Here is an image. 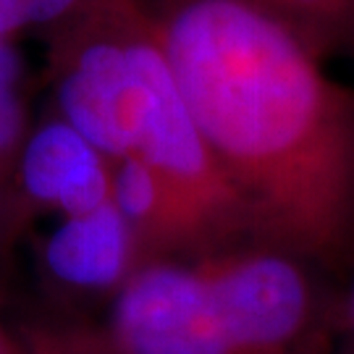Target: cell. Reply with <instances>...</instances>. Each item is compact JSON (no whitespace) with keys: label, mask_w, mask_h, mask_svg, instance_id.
Returning <instances> with one entry per match:
<instances>
[{"label":"cell","mask_w":354,"mask_h":354,"mask_svg":"<svg viewBox=\"0 0 354 354\" xmlns=\"http://www.w3.org/2000/svg\"><path fill=\"white\" fill-rule=\"evenodd\" d=\"M194 124L254 244L336 268L354 250V97L247 0H147Z\"/></svg>","instance_id":"obj_1"},{"label":"cell","mask_w":354,"mask_h":354,"mask_svg":"<svg viewBox=\"0 0 354 354\" xmlns=\"http://www.w3.org/2000/svg\"><path fill=\"white\" fill-rule=\"evenodd\" d=\"M339 294L323 268L266 244L142 263L76 354H333Z\"/></svg>","instance_id":"obj_2"},{"label":"cell","mask_w":354,"mask_h":354,"mask_svg":"<svg viewBox=\"0 0 354 354\" xmlns=\"http://www.w3.org/2000/svg\"><path fill=\"white\" fill-rule=\"evenodd\" d=\"M19 210H50L61 218L97 210L113 200V165L64 118L26 134L16 165Z\"/></svg>","instance_id":"obj_3"},{"label":"cell","mask_w":354,"mask_h":354,"mask_svg":"<svg viewBox=\"0 0 354 354\" xmlns=\"http://www.w3.org/2000/svg\"><path fill=\"white\" fill-rule=\"evenodd\" d=\"M53 279L79 291H118L142 266L140 239L115 203L64 218L45 241Z\"/></svg>","instance_id":"obj_4"},{"label":"cell","mask_w":354,"mask_h":354,"mask_svg":"<svg viewBox=\"0 0 354 354\" xmlns=\"http://www.w3.org/2000/svg\"><path fill=\"white\" fill-rule=\"evenodd\" d=\"M26 142V111L21 97V58L13 39L0 45V241L11 236L19 221L16 165Z\"/></svg>","instance_id":"obj_5"},{"label":"cell","mask_w":354,"mask_h":354,"mask_svg":"<svg viewBox=\"0 0 354 354\" xmlns=\"http://www.w3.org/2000/svg\"><path fill=\"white\" fill-rule=\"evenodd\" d=\"M294 29L315 53L354 42V0H247Z\"/></svg>","instance_id":"obj_6"},{"label":"cell","mask_w":354,"mask_h":354,"mask_svg":"<svg viewBox=\"0 0 354 354\" xmlns=\"http://www.w3.org/2000/svg\"><path fill=\"white\" fill-rule=\"evenodd\" d=\"M333 354H354V273L349 286L339 294L336 346H333Z\"/></svg>","instance_id":"obj_7"},{"label":"cell","mask_w":354,"mask_h":354,"mask_svg":"<svg viewBox=\"0 0 354 354\" xmlns=\"http://www.w3.org/2000/svg\"><path fill=\"white\" fill-rule=\"evenodd\" d=\"M0 354H37V339H16L11 330L0 326Z\"/></svg>","instance_id":"obj_8"},{"label":"cell","mask_w":354,"mask_h":354,"mask_svg":"<svg viewBox=\"0 0 354 354\" xmlns=\"http://www.w3.org/2000/svg\"><path fill=\"white\" fill-rule=\"evenodd\" d=\"M37 354H76L68 339L55 336H37Z\"/></svg>","instance_id":"obj_9"}]
</instances>
